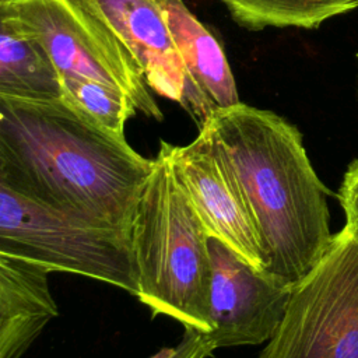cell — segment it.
Masks as SVG:
<instances>
[{
    "label": "cell",
    "instance_id": "obj_1",
    "mask_svg": "<svg viewBox=\"0 0 358 358\" xmlns=\"http://www.w3.org/2000/svg\"><path fill=\"white\" fill-rule=\"evenodd\" d=\"M152 166L63 99L0 96V185L31 200L130 231Z\"/></svg>",
    "mask_w": 358,
    "mask_h": 358
},
{
    "label": "cell",
    "instance_id": "obj_2",
    "mask_svg": "<svg viewBox=\"0 0 358 358\" xmlns=\"http://www.w3.org/2000/svg\"><path fill=\"white\" fill-rule=\"evenodd\" d=\"M235 180L268 259L267 274L294 288L331 245L329 190L302 134L280 115L246 103L214 110L199 127Z\"/></svg>",
    "mask_w": 358,
    "mask_h": 358
},
{
    "label": "cell",
    "instance_id": "obj_3",
    "mask_svg": "<svg viewBox=\"0 0 358 358\" xmlns=\"http://www.w3.org/2000/svg\"><path fill=\"white\" fill-rule=\"evenodd\" d=\"M130 236L140 302L152 316L207 334L210 236L178 182L164 140L138 194Z\"/></svg>",
    "mask_w": 358,
    "mask_h": 358
},
{
    "label": "cell",
    "instance_id": "obj_4",
    "mask_svg": "<svg viewBox=\"0 0 358 358\" xmlns=\"http://www.w3.org/2000/svg\"><path fill=\"white\" fill-rule=\"evenodd\" d=\"M0 253L138 295L130 231L92 222L0 185Z\"/></svg>",
    "mask_w": 358,
    "mask_h": 358
},
{
    "label": "cell",
    "instance_id": "obj_5",
    "mask_svg": "<svg viewBox=\"0 0 358 358\" xmlns=\"http://www.w3.org/2000/svg\"><path fill=\"white\" fill-rule=\"evenodd\" d=\"M257 358H358V220L347 218L292 288L282 322Z\"/></svg>",
    "mask_w": 358,
    "mask_h": 358
},
{
    "label": "cell",
    "instance_id": "obj_6",
    "mask_svg": "<svg viewBox=\"0 0 358 358\" xmlns=\"http://www.w3.org/2000/svg\"><path fill=\"white\" fill-rule=\"evenodd\" d=\"M0 13L13 17L41 42L60 78H84L117 88L130 96L138 112L162 120V112L130 53L71 0H17L0 4Z\"/></svg>",
    "mask_w": 358,
    "mask_h": 358
},
{
    "label": "cell",
    "instance_id": "obj_7",
    "mask_svg": "<svg viewBox=\"0 0 358 358\" xmlns=\"http://www.w3.org/2000/svg\"><path fill=\"white\" fill-rule=\"evenodd\" d=\"M208 340L215 350L270 341L282 322L292 288L253 267L217 238H208Z\"/></svg>",
    "mask_w": 358,
    "mask_h": 358
},
{
    "label": "cell",
    "instance_id": "obj_8",
    "mask_svg": "<svg viewBox=\"0 0 358 358\" xmlns=\"http://www.w3.org/2000/svg\"><path fill=\"white\" fill-rule=\"evenodd\" d=\"M101 22L130 53L145 83L178 102L199 127L213 113L193 90L157 0H71Z\"/></svg>",
    "mask_w": 358,
    "mask_h": 358
},
{
    "label": "cell",
    "instance_id": "obj_9",
    "mask_svg": "<svg viewBox=\"0 0 358 358\" xmlns=\"http://www.w3.org/2000/svg\"><path fill=\"white\" fill-rule=\"evenodd\" d=\"M171 164L208 236L217 238L253 267L267 271L268 259L242 194L213 151L203 130L186 145L166 143Z\"/></svg>",
    "mask_w": 358,
    "mask_h": 358
},
{
    "label": "cell",
    "instance_id": "obj_10",
    "mask_svg": "<svg viewBox=\"0 0 358 358\" xmlns=\"http://www.w3.org/2000/svg\"><path fill=\"white\" fill-rule=\"evenodd\" d=\"M49 267L0 253V358H21L59 315Z\"/></svg>",
    "mask_w": 358,
    "mask_h": 358
},
{
    "label": "cell",
    "instance_id": "obj_11",
    "mask_svg": "<svg viewBox=\"0 0 358 358\" xmlns=\"http://www.w3.org/2000/svg\"><path fill=\"white\" fill-rule=\"evenodd\" d=\"M183 62L189 81L214 112L241 102L235 77L215 36L185 6L183 0H157Z\"/></svg>",
    "mask_w": 358,
    "mask_h": 358
},
{
    "label": "cell",
    "instance_id": "obj_12",
    "mask_svg": "<svg viewBox=\"0 0 358 358\" xmlns=\"http://www.w3.org/2000/svg\"><path fill=\"white\" fill-rule=\"evenodd\" d=\"M0 96L49 102L63 98L60 74L38 39L0 13Z\"/></svg>",
    "mask_w": 358,
    "mask_h": 358
},
{
    "label": "cell",
    "instance_id": "obj_13",
    "mask_svg": "<svg viewBox=\"0 0 358 358\" xmlns=\"http://www.w3.org/2000/svg\"><path fill=\"white\" fill-rule=\"evenodd\" d=\"M234 21L250 31L317 28L326 20L352 11L358 0H222Z\"/></svg>",
    "mask_w": 358,
    "mask_h": 358
},
{
    "label": "cell",
    "instance_id": "obj_14",
    "mask_svg": "<svg viewBox=\"0 0 358 358\" xmlns=\"http://www.w3.org/2000/svg\"><path fill=\"white\" fill-rule=\"evenodd\" d=\"M62 80L63 101L92 124L120 137L130 117L137 112L136 105L123 91L84 78L66 77Z\"/></svg>",
    "mask_w": 358,
    "mask_h": 358
},
{
    "label": "cell",
    "instance_id": "obj_15",
    "mask_svg": "<svg viewBox=\"0 0 358 358\" xmlns=\"http://www.w3.org/2000/svg\"><path fill=\"white\" fill-rule=\"evenodd\" d=\"M215 351L214 344L204 333L185 329L180 341L175 345L171 358H208Z\"/></svg>",
    "mask_w": 358,
    "mask_h": 358
},
{
    "label": "cell",
    "instance_id": "obj_16",
    "mask_svg": "<svg viewBox=\"0 0 358 358\" xmlns=\"http://www.w3.org/2000/svg\"><path fill=\"white\" fill-rule=\"evenodd\" d=\"M338 200L344 208L345 218L358 220V159L352 161L345 171L338 189Z\"/></svg>",
    "mask_w": 358,
    "mask_h": 358
},
{
    "label": "cell",
    "instance_id": "obj_17",
    "mask_svg": "<svg viewBox=\"0 0 358 358\" xmlns=\"http://www.w3.org/2000/svg\"><path fill=\"white\" fill-rule=\"evenodd\" d=\"M173 351H175V347H165V348L159 350L157 354H154V355L150 357V358H171L172 354H173Z\"/></svg>",
    "mask_w": 358,
    "mask_h": 358
},
{
    "label": "cell",
    "instance_id": "obj_18",
    "mask_svg": "<svg viewBox=\"0 0 358 358\" xmlns=\"http://www.w3.org/2000/svg\"><path fill=\"white\" fill-rule=\"evenodd\" d=\"M13 1H17V0H0V4H7V3H13Z\"/></svg>",
    "mask_w": 358,
    "mask_h": 358
}]
</instances>
